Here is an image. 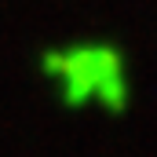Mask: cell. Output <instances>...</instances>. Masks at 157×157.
I'll list each match as a JSON object with an SVG mask.
<instances>
[{"instance_id":"obj_1","label":"cell","mask_w":157,"mask_h":157,"mask_svg":"<svg viewBox=\"0 0 157 157\" xmlns=\"http://www.w3.org/2000/svg\"><path fill=\"white\" fill-rule=\"evenodd\" d=\"M44 70L62 84L66 102H84L95 95L110 110H121L128 99L124 62L113 48L91 44V48H77V51H55L44 59Z\"/></svg>"}]
</instances>
